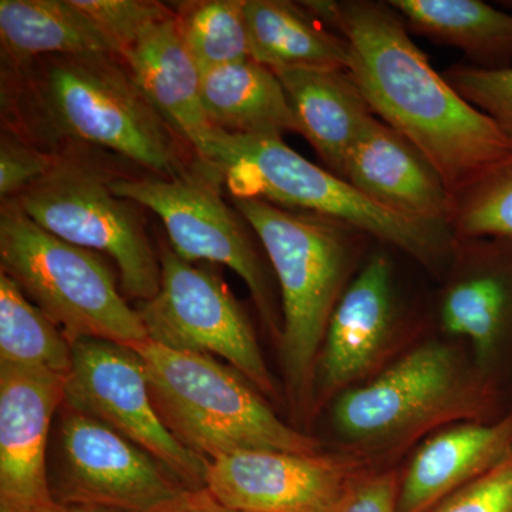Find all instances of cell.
<instances>
[{
    "label": "cell",
    "instance_id": "31",
    "mask_svg": "<svg viewBox=\"0 0 512 512\" xmlns=\"http://www.w3.org/2000/svg\"><path fill=\"white\" fill-rule=\"evenodd\" d=\"M55 164V156L45 153L9 131L0 133V197L2 201L15 198Z\"/></svg>",
    "mask_w": 512,
    "mask_h": 512
},
{
    "label": "cell",
    "instance_id": "25",
    "mask_svg": "<svg viewBox=\"0 0 512 512\" xmlns=\"http://www.w3.org/2000/svg\"><path fill=\"white\" fill-rule=\"evenodd\" d=\"M73 345L10 276L0 272V363L67 376Z\"/></svg>",
    "mask_w": 512,
    "mask_h": 512
},
{
    "label": "cell",
    "instance_id": "19",
    "mask_svg": "<svg viewBox=\"0 0 512 512\" xmlns=\"http://www.w3.org/2000/svg\"><path fill=\"white\" fill-rule=\"evenodd\" d=\"M512 451V409L493 421H461L416 447L399 477V512H427Z\"/></svg>",
    "mask_w": 512,
    "mask_h": 512
},
{
    "label": "cell",
    "instance_id": "7",
    "mask_svg": "<svg viewBox=\"0 0 512 512\" xmlns=\"http://www.w3.org/2000/svg\"><path fill=\"white\" fill-rule=\"evenodd\" d=\"M0 264L70 343L103 339L134 348L148 333L116 274L90 249L39 227L15 202L0 208Z\"/></svg>",
    "mask_w": 512,
    "mask_h": 512
},
{
    "label": "cell",
    "instance_id": "18",
    "mask_svg": "<svg viewBox=\"0 0 512 512\" xmlns=\"http://www.w3.org/2000/svg\"><path fill=\"white\" fill-rule=\"evenodd\" d=\"M121 57L158 114L210 167L224 131L205 113L202 72L181 39L175 15L150 26Z\"/></svg>",
    "mask_w": 512,
    "mask_h": 512
},
{
    "label": "cell",
    "instance_id": "20",
    "mask_svg": "<svg viewBox=\"0 0 512 512\" xmlns=\"http://www.w3.org/2000/svg\"><path fill=\"white\" fill-rule=\"evenodd\" d=\"M293 113L326 170L343 178L350 148L373 116L348 70L296 67L275 72Z\"/></svg>",
    "mask_w": 512,
    "mask_h": 512
},
{
    "label": "cell",
    "instance_id": "23",
    "mask_svg": "<svg viewBox=\"0 0 512 512\" xmlns=\"http://www.w3.org/2000/svg\"><path fill=\"white\" fill-rule=\"evenodd\" d=\"M97 52L119 55L73 0L0 2V66H18L45 56Z\"/></svg>",
    "mask_w": 512,
    "mask_h": 512
},
{
    "label": "cell",
    "instance_id": "11",
    "mask_svg": "<svg viewBox=\"0 0 512 512\" xmlns=\"http://www.w3.org/2000/svg\"><path fill=\"white\" fill-rule=\"evenodd\" d=\"M50 478L57 504L161 512L188 490L156 458L101 421L63 403Z\"/></svg>",
    "mask_w": 512,
    "mask_h": 512
},
{
    "label": "cell",
    "instance_id": "4",
    "mask_svg": "<svg viewBox=\"0 0 512 512\" xmlns=\"http://www.w3.org/2000/svg\"><path fill=\"white\" fill-rule=\"evenodd\" d=\"M329 407L345 451L372 467L451 424L498 420L512 409L467 349L437 338L413 343L383 372L340 394Z\"/></svg>",
    "mask_w": 512,
    "mask_h": 512
},
{
    "label": "cell",
    "instance_id": "33",
    "mask_svg": "<svg viewBox=\"0 0 512 512\" xmlns=\"http://www.w3.org/2000/svg\"><path fill=\"white\" fill-rule=\"evenodd\" d=\"M161 512H249L229 507L204 490H187L174 504Z\"/></svg>",
    "mask_w": 512,
    "mask_h": 512
},
{
    "label": "cell",
    "instance_id": "30",
    "mask_svg": "<svg viewBox=\"0 0 512 512\" xmlns=\"http://www.w3.org/2000/svg\"><path fill=\"white\" fill-rule=\"evenodd\" d=\"M427 512H512V451L500 464Z\"/></svg>",
    "mask_w": 512,
    "mask_h": 512
},
{
    "label": "cell",
    "instance_id": "5",
    "mask_svg": "<svg viewBox=\"0 0 512 512\" xmlns=\"http://www.w3.org/2000/svg\"><path fill=\"white\" fill-rule=\"evenodd\" d=\"M146 367L151 399L175 439L208 461L248 450L318 454L325 444L285 423L268 399L214 356L153 340L133 348Z\"/></svg>",
    "mask_w": 512,
    "mask_h": 512
},
{
    "label": "cell",
    "instance_id": "16",
    "mask_svg": "<svg viewBox=\"0 0 512 512\" xmlns=\"http://www.w3.org/2000/svg\"><path fill=\"white\" fill-rule=\"evenodd\" d=\"M66 376L0 363V508L47 512L55 505L47 468L53 417Z\"/></svg>",
    "mask_w": 512,
    "mask_h": 512
},
{
    "label": "cell",
    "instance_id": "34",
    "mask_svg": "<svg viewBox=\"0 0 512 512\" xmlns=\"http://www.w3.org/2000/svg\"><path fill=\"white\" fill-rule=\"evenodd\" d=\"M47 512H123L116 510H109V508H101V507H89V505H63L57 504L53 505Z\"/></svg>",
    "mask_w": 512,
    "mask_h": 512
},
{
    "label": "cell",
    "instance_id": "8",
    "mask_svg": "<svg viewBox=\"0 0 512 512\" xmlns=\"http://www.w3.org/2000/svg\"><path fill=\"white\" fill-rule=\"evenodd\" d=\"M97 151L56 154L52 170L10 201L50 234L109 256L124 298L150 301L160 292L161 262L148 235L146 208L113 191L121 173L104 165Z\"/></svg>",
    "mask_w": 512,
    "mask_h": 512
},
{
    "label": "cell",
    "instance_id": "10",
    "mask_svg": "<svg viewBox=\"0 0 512 512\" xmlns=\"http://www.w3.org/2000/svg\"><path fill=\"white\" fill-rule=\"evenodd\" d=\"M158 254L160 292L137 306L148 338L168 349L221 357L266 399L279 402V384L251 320L221 276L184 261L170 245H160Z\"/></svg>",
    "mask_w": 512,
    "mask_h": 512
},
{
    "label": "cell",
    "instance_id": "35",
    "mask_svg": "<svg viewBox=\"0 0 512 512\" xmlns=\"http://www.w3.org/2000/svg\"><path fill=\"white\" fill-rule=\"evenodd\" d=\"M0 512H12V511H9V510H3V508H0Z\"/></svg>",
    "mask_w": 512,
    "mask_h": 512
},
{
    "label": "cell",
    "instance_id": "3",
    "mask_svg": "<svg viewBox=\"0 0 512 512\" xmlns=\"http://www.w3.org/2000/svg\"><path fill=\"white\" fill-rule=\"evenodd\" d=\"M264 249L281 291L278 352L285 397L296 429L315 421L316 362L330 316L363 265L367 237L346 222L288 210L261 200L232 198Z\"/></svg>",
    "mask_w": 512,
    "mask_h": 512
},
{
    "label": "cell",
    "instance_id": "9",
    "mask_svg": "<svg viewBox=\"0 0 512 512\" xmlns=\"http://www.w3.org/2000/svg\"><path fill=\"white\" fill-rule=\"evenodd\" d=\"M222 177L201 163L177 178L121 174L111 183L119 197L137 202L163 221L170 247L187 262L208 261L228 266L248 286L266 330L278 342L282 312L258 237L222 197Z\"/></svg>",
    "mask_w": 512,
    "mask_h": 512
},
{
    "label": "cell",
    "instance_id": "2",
    "mask_svg": "<svg viewBox=\"0 0 512 512\" xmlns=\"http://www.w3.org/2000/svg\"><path fill=\"white\" fill-rule=\"evenodd\" d=\"M330 29L348 40V72L372 113L419 148L453 194L512 158L511 138L431 66L389 2H336Z\"/></svg>",
    "mask_w": 512,
    "mask_h": 512
},
{
    "label": "cell",
    "instance_id": "32",
    "mask_svg": "<svg viewBox=\"0 0 512 512\" xmlns=\"http://www.w3.org/2000/svg\"><path fill=\"white\" fill-rule=\"evenodd\" d=\"M399 477L396 468H369L336 512H399Z\"/></svg>",
    "mask_w": 512,
    "mask_h": 512
},
{
    "label": "cell",
    "instance_id": "26",
    "mask_svg": "<svg viewBox=\"0 0 512 512\" xmlns=\"http://www.w3.org/2000/svg\"><path fill=\"white\" fill-rule=\"evenodd\" d=\"M247 0L175 3V20L188 52L202 73L251 57Z\"/></svg>",
    "mask_w": 512,
    "mask_h": 512
},
{
    "label": "cell",
    "instance_id": "12",
    "mask_svg": "<svg viewBox=\"0 0 512 512\" xmlns=\"http://www.w3.org/2000/svg\"><path fill=\"white\" fill-rule=\"evenodd\" d=\"M64 403L143 448L188 490H204L210 461L175 439L160 419L133 348L103 339L73 343Z\"/></svg>",
    "mask_w": 512,
    "mask_h": 512
},
{
    "label": "cell",
    "instance_id": "21",
    "mask_svg": "<svg viewBox=\"0 0 512 512\" xmlns=\"http://www.w3.org/2000/svg\"><path fill=\"white\" fill-rule=\"evenodd\" d=\"M202 104L212 124L235 136L301 134L274 70L245 59L202 73Z\"/></svg>",
    "mask_w": 512,
    "mask_h": 512
},
{
    "label": "cell",
    "instance_id": "27",
    "mask_svg": "<svg viewBox=\"0 0 512 512\" xmlns=\"http://www.w3.org/2000/svg\"><path fill=\"white\" fill-rule=\"evenodd\" d=\"M450 229L456 239L490 238L512 244V158L454 194Z\"/></svg>",
    "mask_w": 512,
    "mask_h": 512
},
{
    "label": "cell",
    "instance_id": "29",
    "mask_svg": "<svg viewBox=\"0 0 512 512\" xmlns=\"http://www.w3.org/2000/svg\"><path fill=\"white\" fill-rule=\"evenodd\" d=\"M443 76L463 99L491 117L512 140V66L485 70L454 64Z\"/></svg>",
    "mask_w": 512,
    "mask_h": 512
},
{
    "label": "cell",
    "instance_id": "17",
    "mask_svg": "<svg viewBox=\"0 0 512 512\" xmlns=\"http://www.w3.org/2000/svg\"><path fill=\"white\" fill-rule=\"evenodd\" d=\"M343 180L384 210L450 228L453 191L419 148L375 114L353 141Z\"/></svg>",
    "mask_w": 512,
    "mask_h": 512
},
{
    "label": "cell",
    "instance_id": "14",
    "mask_svg": "<svg viewBox=\"0 0 512 512\" xmlns=\"http://www.w3.org/2000/svg\"><path fill=\"white\" fill-rule=\"evenodd\" d=\"M437 318L447 339L466 343L485 379L512 406V244L456 239Z\"/></svg>",
    "mask_w": 512,
    "mask_h": 512
},
{
    "label": "cell",
    "instance_id": "22",
    "mask_svg": "<svg viewBox=\"0 0 512 512\" xmlns=\"http://www.w3.org/2000/svg\"><path fill=\"white\" fill-rule=\"evenodd\" d=\"M251 59L278 72L296 67L349 70L350 45L303 8L288 0L245 3Z\"/></svg>",
    "mask_w": 512,
    "mask_h": 512
},
{
    "label": "cell",
    "instance_id": "24",
    "mask_svg": "<svg viewBox=\"0 0 512 512\" xmlns=\"http://www.w3.org/2000/svg\"><path fill=\"white\" fill-rule=\"evenodd\" d=\"M410 32L460 49L471 66H512V13L481 0H390Z\"/></svg>",
    "mask_w": 512,
    "mask_h": 512
},
{
    "label": "cell",
    "instance_id": "15",
    "mask_svg": "<svg viewBox=\"0 0 512 512\" xmlns=\"http://www.w3.org/2000/svg\"><path fill=\"white\" fill-rule=\"evenodd\" d=\"M369 468L348 451L248 450L210 461L208 493L249 512H336Z\"/></svg>",
    "mask_w": 512,
    "mask_h": 512
},
{
    "label": "cell",
    "instance_id": "13",
    "mask_svg": "<svg viewBox=\"0 0 512 512\" xmlns=\"http://www.w3.org/2000/svg\"><path fill=\"white\" fill-rule=\"evenodd\" d=\"M410 336L392 259L375 252L360 266L330 316L316 362L315 417L340 394L383 372L413 345Z\"/></svg>",
    "mask_w": 512,
    "mask_h": 512
},
{
    "label": "cell",
    "instance_id": "1",
    "mask_svg": "<svg viewBox=\"0 0 512 512\" xmlns=\"http://www.w3.org/2000/svg\"><path fill=\"white\" fill-rule=\"evenodd\" d=\"M0 114L2 130L52 156L96 148L163 178L181 177L201 163L116 53L0 66Z\"/></svg>",
    "mask_w": 512,
    "mask_h": 512
},
{
    "label": "cell",
    "instance_id": "28",
    "mask_svg": "<svg viewBox=\"0 0 512 512\" xmlns=\"http://www.w3.org/2000/svg\"><path fill=\"white\" fill-rule=\"evenodd\" d=\"M113 43L119 55L134 45L154 23L175 15L174 8L151 0H73Z\"/></svg>",
    "mask_w": 512,
    "mask_h": 512
},
{
    "label": "cell",
    "instance_id": "6",
    "mask_svg": "<svg viewBox=\"0 0 512 512\" xmlns=\"http://www.w3.org/2000/svg\"><path fill=\"white\" fill-rule=\"evenodd\" d=\"M210 167L221 175L232 198L266 201L346 222L409 255L431 274H446L456 242L450 228L384 210L348 181L296 153L284 138L224 131Z\"/></svg>",
    "mask_w": 512,
    "mask_h": 512
}]
</instances>
